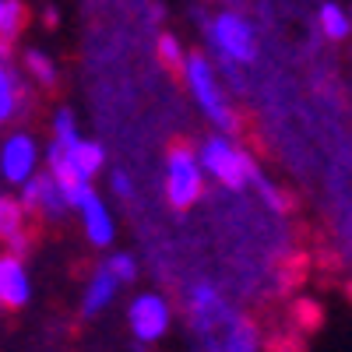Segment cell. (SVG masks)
<instances>
[{
  "mask_svg": "<svg viewBox=\"0 0 352 352\" xmlns=\"http://www.w3.org/2000/svg\"><path fill=\"white\" fill-rule=\"evenodd\" d=\"M190 314H194V324L204 335L212 352H257L250 328L219 303L212 285H194L190 289Z\"/></svg>",
  "mask_w": 352,
  "mask_h": 352,
  "instance_id": "obj_1",
  "label": "cell"
},
{
  "mask_svg": "<svg viewBox=\"0 0 352 352\" xmlns=\"http://www.w3.org/2000/svg\"><path fill=\"white\" fill-rule=\"evenodd\" d=\"M166 194L173 208H190L201 194V162L187 144L169 148V173H166Z\"/></svg>",
  "mask_w": 352,
  "mask_h": 352,
  "instance_id": "obj_2",
  "label": "cell"
},
{
  "mask_svg": "<svg viewBox=\"0 0 352 352\" xmlns=\"http://www.w3.org/2000/svg\"><path fill=\"white\" fill-rule=\"evenodd\" d=\"M201 166L208 169L219 184H226V187H243L250 176H254V166H250V159L243 155V152H236L232 144L226 141V138H208L201 144Z\"/></svg>",
  "mask_w": 352,
  "mask_h": 352,
  "instance_id": "obj_3",
  "label": "cell"
},
{
  "mask_svg": "<svg viewBox=\"0 0 352 352\" xmlns=\"http://www.w3.org/2000/svg\"><path fill=\"white\" fill-rule=\"evenodd\" d=\"M184 74H187V85H190L197 106L208 113L219 127H232V113H229V106H226V99L219 92V81H215L212 64L204 60V56H190V60L184 64Z\"/></svg>",
  "mask_w": 352,
  "mask_h": 352,
  "instance_id": "obj_4",
  "label": "cell"
},
{
  "mask_svg": "<svg viewBox=\"0 0 352 352\" xmlns=\"http://www.w3.org/2000/svg\"><path fill=\"white\" fill-rule=\"evenodd\" d=\"M212 39L222 53V60H232V64H250L257 53L254 32L240 14H219L212 25Z\"/></svg>",
  "mask_w": 352,
  "mask_h": 352,
  "instance_id": "obj_5",
  "label": "cell"
},
{
  "mask_svg": "<svg viewBox=\"0 0 352 352\" xmlns=\"http://www.w3.org/2000/svg\"><path fill=\"white\" fill-rule=\"evenodd\" d=\"M131 328L141 342H155L166 328H169V307L155 292H144L131 303Z\"/></svg>",
  "mask_w": 352,
  "mask_h": 352,
  "instance_id": "obj_6",
  "label": "cell"
},
{
  "mask_svg": "<svg viewBox=\"0 0 352 352\" xmlns=\"http://www.w3.org/2000/svg\"><path fill=\"white\" fill-rule=\"evenodd\" d=\"M36 169V141L28 134H11L0 148V173L11 184H25Z\"/></svg>",
  "mask_w": 352,
  "mask_h": 352,
  "instance_id": "obj_7",
  "label": "cell"
},
{
  "mask_svg": "<svg viewBox=\"0 0 352 352\" xmlns=\"http://www.w3.org/2000/svg\"><path fill=\"white\" fill-rule=\"evenodd\" d=\"M64 194L56 187L53 176H28L25 190H21V208L25 212H43V215H56L64 208Z\"/></svg>",
  "mask_w": 352,
  "mask_h": 352,
  "instance_id": "obj_8",
  "label": "cell"
},
{
  "mask_svg": "<svg viewBox=\"0 0 352 352\" xmlns=\"http://www.w3.org/2000/svg\"><path fill=\"white\" fill-rule=\"evenodd\" d=\"M78 212H81V222H85V236L92 240L96 247H106L113 240V219L106 212V204L99 201V194L88 190L81 201H78Z\"/></svg>",
  "mask_w": 352,
  "mask_h": 352,
  "instance_id": "obj_9",
  "label": "cell"
},
{
  "mask_svg": "<svg viewBox=\"0 0 352 352\" xmlns=\"http://www.w3.org/2000/svg\"><path fill=\"white\" fill-rule=\"evenodd\" d=\"M50 169H53V180H56V187H60L64 201L78 208V201L92 190V187H88V176H81V173L64 159V152L56 148V144H50Z\"/></svg>",
  "mask_w": 352,
  "mask_h": 352,
  "instance_id": "obj_10",
  "label": "cell"
},
{
  "mask_svg": "<svg viewBox=\"0 0 352 352\" xmlns=\"http://www.w3.org/2000/svg\"><path fill=\"white\" fill-rule=\"evenodd\" d=\"M28 275L18 257H0V307H25L28 303Z\"/></svg>",
  "mask_w": 352,
  "mask_h": 352,
  "instance_id": "obj_11",
  "label": "cell"
},
{
  "mask_svg": "<svg viewBox=\"0 0 352 352\" xmlns=\"http://www.w3.org/2000/svg\"><path fill=\"white\" fill-rule=\"evenodd\" d=\"M0 240H8L18 254L28 247V240H25V208H21V201L0 197Z\"/></svg>",
  "mask_w": 352,
  "mask_h": 352,
  "instance_id": "obj_12",
  "label": "cell"
},
{
  "mask_svg": "<svg viewBox=\"0 0 352 352\" xmlns=\"http://www.w3.org/2000/svg\"><path fill=\"white\" fill-rule=\"evenodd\" d=\"M56 148H60V144H56ZM60 152H64V159H67L81 176H96L99 166H102V148H99L96 141H81V138H78L71 148H60Z\"/></svg>",
  "mask_w": 352,
  "mask_h": 352,
  "instance_id": "obj_13",
  "label": "cell"
},
{
  "mask_svg": "<svg viewBox=\"0 0 352 352\" xmlns=\"http://www.w3.org/2000/svg\"><path fill=\"white\" fill-rule=\"evenodd\" d=\"M113 289H116V278H113V272H109V268L96 272V278L88 282V289H85L81 310H85V314H99V310H102V307L113 300Z\"/></svg>",
  "mask_w": 352,
  "mask_h": 352,
  "instance_id": "obj_14",
  "label": "cell"
},
{
  "mask_svg": "<svg viewBox=\"0 0 352 352\" xmlns=\"http://www.w3.org/2000/svg\"><path fill=\"white\" fill-rule=\"evenodd\" d=\"M21 25H25V4L21 0H4L0 4V39H14L21 32Z\"/></svg>",
  "mask_w": 352,
  "mask_h": 352,
  "instance_id": "obj_15",
  "label": "cell"
},
{
  "mask_svg": "<svg viewBox=\"0 0 352 352\" xmlns=\"http://www.w3.org/2000/svg\"><path fill=\"white\" fill-rule=\"evenodd\" d=\"M349 18H345V11L342 8H335V4H324L320 8V28H324V36L328 39H342L345 32H349Z\"/></svg>",
  "mask_w": 352,
  "mask_h": 352,
  "instance_id": "obj_16",
  "label": "cell"
},
{
  "mask_svg": "<svg viewBox=\"0 0 352 352\" xmlns=\"http://www.w3.org/2000/svg\"><path fill=\"white\" fill-rule=\"evenodd\" d=\"M78 141V131H74V116L67 109H60L53 116V144H60V148H71Z\"/></svg>",
  "mask_w": 352,
  "mask_h": 352,
  "instance_id": "obj_17",
  "label": "cell"
},
{
  "mask_svg": "<svg viewBox=\"0 0 352 352\" xmlns=\"http://www.w3.org/2000/svg\"><path fill=\"white\" fill-rule=\"evenodd\" d=\"M25 64H28V71L36 74L39 85H53V81H56V67L50 64V56H46V53L28 50V53H25Z\"/></svg>",
  "mask_w": 352,
  "mask_h": 352,
  "instance_id": "obj_18",
  "label": "cell"
},
{
  "mask_svg": "<svg viewBox=\"0 0 352 352\" xmlns=\"http://www.w3.org/2000/svg\"><path fill=\"white\" fill-rule=\"evenodd\" d=\"M14 106H18V85L4 67H0V124L14 113Z\"/></svg>",
  "mask_w": 352,
  "mask_h": 352,
  "instance_id": "obj_19",
  "label": "cell"
},
{
  "mask_svg": "<svg viewBox=\"0 0 352 352\" xmlns=\"http://www.w3.org/2000/svg\"><path fill=\"white\" fill-rule=\"evenodd\" d=\"M159 60L173 71H180L184 67V53H180V43H176L173 36H162L159 39Z\"/></svg>",
  "mask_w": 352,
  "mask_h": 352,
  "instance_id": "obj_20",
  "label": "cell"
},
{
  "mask_svg": "<svg viewBox=\"0 0 352 352\" xmlns=\"http://www.w3.org/2000/svg\"><path fill=\"white\" fill-rule=\"evenodd\" d=\"M106 268L113 272V278H116V282H131V278L138 275V264H134L127 254H116V257L106 264Z\"/></svg>",
  "mask_w": 352,
  "mask_h": 352,
  "instance_id": "obj_21",
  "label": "cell"
},
{
  "mask_svg": "<svg viewBox=\"0 0 352 352\" xmlns=\"http://www.w3.org/2000/svg\"><path fill=\"white\" fill-rule=\"evenodd\" d=\"M257 184H261V194H264V201H268L272 208H278V212H282V208H285V197H278V190H275L272 184H264V180H257Z\"/></svg>",
  "mask_w": 352,
  "mask_h": 352,
  "instance_id": "obj_22",
  "label": "cell"
},
{
  "mask_svg": "<svg viewBox=\"0 0 352 352\" xmlns=\"http://www.w3.org/2000/svg\"><path fill=\"white\" fill-rule=\"evenodd\" d=\"M113 190H116V194H124V197L131 194V180H127L124 173H113Z\"/></svg>",
  "mask_w": 352,
  "mask_h": 352,
  "instance_id": "obj_23",
  "label": "cell"
},
{
  "mask_svg": "<svg viewBox=\"0 0 352 352\" xmlns=\"http://www.w3.org/2000/svg\"><path fill=\"white\" fill-rule=\"evenodd\" d=\"M8 60V39H0V64Z\"/></svg>",
  "mask_w": 352,
  "mask_h": 352,
  "instance_id": "obj_24",
  "label": "cell"
},
{
  "mask_svg": "<svg viewBox=\"0 0 352 352\" xmlns=\"http://www.w3.org/2000/svg\"><path fill=\"white\" fill-rule=\"evenodd\" d=\"M0 4H4V0H0Z\"/></svg>",
  "mask_w": 352,
  "mask_h": 352,
  "instance_id": "obj_25",
  "label": "cell"
}]
</instances>
